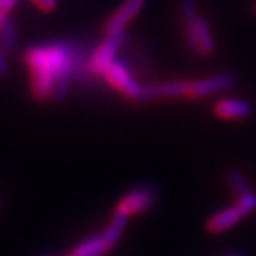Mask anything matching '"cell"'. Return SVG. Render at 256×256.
<instances>
[{
  "label": "cell",
  "mask_w": 256,
  "mask_h": 256,
  "mask_svg": "<svg viewBox=\"0 0 256 256\" xmlns=\"http://www.w3.org/2000/svg\"><path fill=\"white\" fill-rule=\"evenodd\" d=\"M158 200V192L153 186H139L126 192L124 198L119 200L116 208L122 210L124 213L139 214L150 212Z\"/></svg>",
  "instance_id": "8992f818"
},
{
  "label": "cell",
  "mask_w": 256,
  "mask_h": 256,
  "mask_svg": "<svg viewBox=\"0 0 256 256\" xmlns=\"http://www.w3.org/2000/svg\"><path fill=\"white\" fill-rule=\"evenodd\" d=\"M256 210V193L250 192L246 196L238 199V202L228 208H224L221 212L214 213L213 216L208 218L206 224L207 230L210 233H221L233 227L240 219L248 216Z\"/></svg>",
  "instance_id": "3957f363"
},
{
  "label": "cell",
  "mask_w": 256,
  "mask_h": 256,
  "mask_svg": "<svg viewBox=\"0 0 256 256\" xmlns=\"http://www.w3.org/2000/svg\"><path fill=\"white\" fill-rule=\"evenodd\" d=\"M17 45V26L11 17L5 20L2 30H0V46L5 52H12Z\"/></svg>",
  "instance_id": "5bb4252c"
},
{
  "label": "cell",
  "mask_w": 256,
  "mask_h": 256,
  "mask_svg": "<svg viewBox=\"0 0 256 256\" xmlns=\"http://www.w3.org/2000/svg\"><path fill=\"white\" fill-rule=\"evenodd\" d=\"M128 216L126 213H124L122 210L116 208L114 213H113V218H112V221H110L108 227L102 232L104 236L106 238V241L112 244L113 247L116 246V242L120 240V236H122V232L124 228L126 227V222H128Z\"/></svg>",
  "instance_id": "4fadbf2b"
},
{
  "label": "cell",
  "mask_w": 256,
  "mask_h": 256,
  "mask_svg": "<svg viewBox=\"0 0 256 256\" xmlns=\"http://www.w3.org/2000/svg\"><path fill=\"white\" fill-rule=\"evenodd\" d=\"M2 208H4V202H2V199H0V212H2Z\"/></svg>",
  "instance_id": "ffe728a7"
},
{
  "label": "cell",
  "mask_w": 256,
  "mask_h": 256,
  "mask_svg": "<svg viewBox=\"0 0 256 256\" xmlns=\"http://www.w3.org/2000/svg\"><path fill=\"white\" fill-rule=\"evenodd\" d=\"M213 112L221 119H247L252 116L253 108L250 102L238 98H226L214 102Z\"/></svg>",
  "instance_id": "8fae6325"
},
{
  "label": "cell",
  "mask_w": 256,
  "mask_h": 256,
  "mask_svg": "<svg viewBox=\"0 0 256 256\" xmlns=\"http://www.w3.org/2000/svg\"><path fill=\"white\" fill-rule=\"evenodd\" d=\"M254 14H256V5H254Z\"/></svg>",
  "instance_id": "44dd1931"
},
{
  "label": "cell",
  "mask_w": 256,
  "mask_h": 256,
  "mask_svg": "<svg viewBox=\"0 0 256 256\" xmlns=\"http://www.w3.org/2000/svg\"><path fill=\"white\" fill-rule=\"evenodd\" d=\"M227 180L230 187L233 188V192L238 194V198H242L247 193H250V186H248V180L246 179V176L236 168H232L227 172Z\"/></svg>",
  "instance_id": "9a60e30c"
},
{
  "label": "cell",
  "mask_w": 256,
  "mask_h": 256,
  "mask_svg": "<svg viewBox=\"0 0 256 256\" xmlns=\"http://www.w3.org/2000/svg\"><path fill=\"white\" fill-rule=\"evenodd\" d=\"M8 72H10V66L6 60V52L0 46V79H5L8 76Z\"/></svg>",
  "instance_id": "2e32d148"
},
{
  "label": "cell",
  "mask_w": 256,
  "mask_h": 256,
  "mask_svg": "<svg viewBox=\"0 0 256 256\" xmlns=\"http://www.w3.org/2000/svg\"><path fill=\"white\" fill-rule=\"evenodd\" d=\"M234 85V78L230 72H218L213 76H207L202 79H198L190 82L188 98L190 99H206L208 96L222 93L226 90H230Z\"/></svg>",
  "instance_id": "9c48e42d"
},
{
  "label": "cell",
  "mask_w": 256,
  "mask_h": 256,
  "mask_svg": "<svg viewBox=\"0 0 256 256\" xmlns=\"http://www.w3.org/2000/svg\"><path fill=\"white\" fill-rule=\"evenodd\" d=\"M8 19V16H5V14H0V30H2V26H4V24H5V20Z\"/></svg>",
  "instance_id": "d6986e66"
},
{
  "label": "cell",
  "mask_w": 256,
  "mask_h": 256,
  "mask_svg": "<svg viewBox=\"0 0 256 256\" xmlns=\"http://www.w3.org/2000/svg\"><path fill=\"white\" fill-rule=\"evenodd\" d=\"M190 82L184 79L174 80H162L144 85L140 102L159 100V99H178V98H188Z\"/></svg>",
  "instance_id": "ba28073f"
},
{
  "label": "cell",
  "mask_w": 256,
  "mask_h": 256,
  "mask_svg": "<svg viewBox=\"0 0 256 256\" xmlns=\"http://www.w3.org/2000/svg\"><path fill=\"white\" fill-rule=\"evenodd\" d=\"M24 59L31 74V91L36 100L60 102L72 82V42L54 40L30 46Z\"/></svg>",
  "instance_id": "6da1fadb"
},
{
  "label": "cell",
  "mask_w": 256,
  "mask_h": 256,
  "mask_svg": "<svg viewBox=\"0 0 256 256\" xmlns=\"http://www.w3.org/2000/svg\"><path fill=\"white\" fill-rule=\"evenodd\" d=\"M125 31L106 32L104 40L94 48L93 56H91V71L96 78H104L110 65L118 60V54L125 44Z\"/></svg>",
  "instance_id": "277c9868"
},
{
  "label": "cell",
  "mask_w": 256,
  "mask_h": 256,
  "mask_svg": "<svg viewBox=\"0 0 256 256\" xmlns=\"http://www.w3.org/2000/svg\"><path fill=\"white\" fill-rule=\"evenodd\" d=\"M72 42V82L80 86L90 85L96 76L91 71V56L94 46L86 40Z\"/></svg>",
  "instance_id": "52a82bcc"
},
{
  "label": "cell",
  "mask_w": 256,
  "mask_h": 256,
  "mask_svg": "<svg viewBox=\"0 0 256 256\" xmlns=\"http://www.w3.org/2000/svg\"><path fill=\"white\" fill-rule=\"evenodd\" d=\"M19 0H0V14H5L8 16L10 11L17 5Z\"/></svg>",
  "instance_id": "ac0fdd59"
},
{
  "label": "cell",
  "mask_w": 256,
  "mask_h": 256,
  "mask_svg": "<svg viewBox=\"0 0 256 256\" xmlns=\"http://www.w3.org/2000/svg\"><path fill=\"white\" fill-rule=\"evenodd\" d=\"M113 246L106 241L104 233L86 238L85 241L78 244L66 256H104Z\"/></svg>",
  "instance_id": "7c38bea8"
},
{
  "label": "cell",
  "mask_w": 256,
  "mask_h": 256,
  "mask_svg": "<svg viewBox=\"0 0 256 256\" xmlns=\"http://www.w3.org/2000/svg\"><path fill=\"white\" fill-rule=\"evenodd\" d=\"M42 11H52L58 6V0H32Z\"/></svg>",
  "instance_id": "e0dca14e"
},
{
  "label": "cell",
  "mask_w": 256,
  "mask_h": 256,
  "mask_svg": "<svg viewBox=\"0 0 256 256\" xmlns=\"http://www.w3.org/2000/svg\"><path fill=\"white\" fill-rule=\"evenodd\" d=\"M147 0H124L122 5L108 17L105 24L106 32H119L125 31L128 24L133 22L136 17L140 14V11L145 6Z\"/></svg>",
  "instance_id": "30bf717a"
},
{
  "label": "cell",
  "mask_w": 256,
  "mask_h": 256,
  "mask_svg": "<svg viewBox=\"0 0 256 256\" xmlns=\"http://www.w3.org/2000/svg\"><path fill=\"white\" fill-rule=\"evenodd\" d=\"M104 79L113 88L120 91L126 99L140 102L144 85H140L136 80V78L132 74L130 68H128L124 62H120L119 59L114 64L110 65V68L105 71Z\"/></svg>",
  "instance_id": "5b68a950"
},
{
  "label": "cell",
  "mask_w": 256,
  "mask_h": 256,
  "mask_svg": "<svg viewBox=\"0 0 256 256\" xmlns=\"http://www.w3.org/2000/svg\"><path fill=\"white\" fill-rule=\"evenodd\" d=\"M178 10L182 20L184 42L190 52L196 56H210L216 50V42L213 38L208 22L198 11L194 0H179Z\"/></svg>",
  "instance_id": "7a4b0ae2"
}]
</instances>
